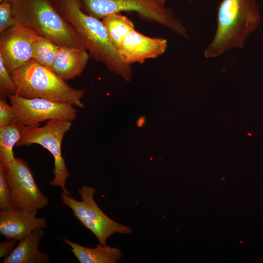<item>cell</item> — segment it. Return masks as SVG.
<instances>
[{"instance_id": "6da1fadb", "label": "cell", "mask_w": 263, "mask_h": 263, "mask_svg": "<svg viewBox=\"0 0 263 263\" xmlns=\"http://www.w3.org/2000/svg\"><path fill=\"white\" fill-rule=\"evenodd\" d=\"M262 19L256 0H222L217 7L216 28L205 49L206 58H214L234 49H242Z\"/></svg>"}, {"instance_id": "7a4b0ae2", "label": "cell", "mask_w": 263, "mask_h": 263, "mask_svg": "<svg viewBox=\"0 0 263 263\" xmlns=\"http://www.w3.org/2000/svg\"><path fill=\"white\" fill-rule=\"evenodd\" d=\"M57 6L59 13L82 41L90 57L102 63L109 70L130 80L131 65L121 59L102 21L85 13L80 0H58Z\"/></svg>"}, {"instance_id": "3957f363", "label": "cell", "mask_w": 263, "mask_h": 263, "mask_svg": "<svg viewBox=\"0 0 263 263\" xmlns=\"http://www.w3.org/2000/svg\"><path fill=\"white\" fill-rule=\"evenodd\" d=\"M9 0L16 23L59 46L86 49L74 28L48 0Z\"/></svg>"}, {"instance_id": "277c9868", "label": "cell", "mask_w": 263, "mask_h": 263, "mask_svg": "<svg viewBox=\"0 0 263 263\" xmlns=\"http://www.w3.org/2000/svg\"><path fill=\"white\" fill-rule=\"evenodd\" d=\"M17 94L26 98H41L70 103L82 108L84 91L72 87L51 69L32 58L11 73Z\"/></svg>"}, {"instance_id": "5b68a950", "label": "cell", "mask_w": 263, "mask_h": 263, "mask_svg": "<svg viewBox=\"0 0 263 263\" xmlns=\"http://www.w3.org/2000/svg\"><path fill=\"white\" fill-rule=\"evenodd\" d=\"M88 15L102 19L123 11H134L148 21L156 22L189 39L187 30L172 9L158 0H80Z\"/></svg>"}, {"instance_id": "8992f818", "label": "cell", "mask_w": 263, "mask_h": 263, "mask_svg": "<svg viewBox=\"0 0 263 263\" xmlns=\"http://www.w3.org/2000/svg\"><path fill=\"white\" fill-rule=\"evenodd\" d=\"M78 192L81 201L64 192L61 193V200L83 226L94 234L99 243L106 245L107 240L115 233H132L131 228L113 220L100 208L94 198L96 192L94 188L84 185Z\"/></svg>"}, {"instance_id": "52a82bcc", "label": "cell", "mask_w": 263, "mask_h": 263, "mask_svg": "<svg viewBox=\"0 0 263 263\" xmlns=\"http://www.w3.org/2000/svg\"><path fill=\"white\" fill-rule=\"evenodd\" d=\"M72 123L70 121L52 120L41 127L23 126L21 137L16 147L40 145L47 149L54 159V178L51 185L59 187L62 192L71 195L65 185L70 174L62 155L61 144L65 134L69 130Z\"/></svg>"}, {"instance_id": "ba28073f", "label": "cell", "mask_w": 263, "mask_h": 263, "mask_svg": "<svg viewBox=\"0 0 263 263\" xmlns=\"http://www.w3.org/2000/svg\"><path fill=\"white\" fill-rule=\"evenodd\" d=\"M3 168L14 208L38 211L48 205L49 198L39 189L29 166L23 159L16 157L13 163Z\"/></svg>"}, {"instance_id": "9c48e42d", "label": "cell", "mask_w": 263, "mask_h": 263, "mask_svg": "<svg viewBox=\"0 0 263 263\" xmlns=\"http://www.w3.org/2000/svg\"><path fill=\"white\" fill-rule=\"evenodd\" d=\"M17 119L24 126L38 127L45 121L60 120L72 121L77 116L74 105L44 98H26L17 94L8 96Z\"/></svg>"}, {"instance_id": "30bf717a", "label": "cell", "mask_w": 263, "mask_h": 263, "mask_svg": "<svg viewBox=\"0 0 263 263\" xmlns=\"http://www.w3.org/2000/svg\"><path fill=\"white\" fill-rule=\"evenodd\" d=\"M0 56L11 74L32 58V46L40 36L16 23L0 34Z\"/></svg>"}, {"instance_id": "8fae6325", "label": "cell", "mask_w": 263, "mask_h": 263, "mask_svg": "<svg viewBox=\"0 0 263 263\" xmlns=\"http://www.w3.org/2000/svg\"><path fill=\"white\" fill-rule=\"evenodd\" d=\"M167 47L166 39L150 38L134 29L126 35L118 51L121 59L131 65L159 57L165 53Z\"/></svg>"}, {"instance_id": "7c38bea8", "label": "cell", "mask_w": 263, "mask_h": 263, "mask_svg": "<svg viewBox=\"0 0 263 263\" xmlns=\"http://www.w3.org/2000/svg\"><path fill=\"white\" fill-rule=\"evenodd\" d=\"M37 211L15 208L0 211V233L7 240L20 241L35 228H45L47 222L45 218H37Z\"/></svg>"}, {"instance_id": "4fadbf2b", "label": "cell", "mask_w": 263, "mask_h": 263, "mask_svg": "<svg viewBox=\"0 0 263 263\" xmlns=\"http://www.w3.org/2000/svg\"><path fill=\"white\" fill-rule=\"evenodd\" d=\"M90 57L85 48L59 46L52 70L66 81L80 76Z\"/></svg>"}, {"instance_id": "5bb4252c", "label": "cell", "mask_w": 263, "mask_h": 263, "mask_svg": "<svg viewBox=\"0 0 263 263\" xmlns=\"http://www.w3.org/2000/svg\"><path fill=\"white\" fill-rule=\"evenodd\" d=\"M43 228L37 227L30 234L19 241L13 252L3 259L2 263H48L46 252L39 251L38 247L45 235Z\"/></svg>"}, {"instance_id": "9a60e30c", "label": "cell", "mask_w": 263, "mask_h": 263, "mask_svg": "<svg viewBox=\"0 0 263 263\" xmlns=\"http://www.w3.org/2000/svg\"><path fill=\"white\" fill-rule=\"evenodd\" d=\"M62 240L80 263H116L123 256L120 248L100 243L95 247L89 248L65 238Z\"/></svg>"}, {"instance_id": "2e32d148", "label": "cell", "mask_w": 263, "mask_h": 263, "mask_svg": "<svg viewBox=\"0 0 263 263\" xmlns=\"http://www.w3.org/2000/svg\"><path fill=\"white\" fill-rule=\"evenodd\" d=\"M23 126L17 118L10 124L0 127V164L3 167L11 164L15 160L13 148L21 137Z\"/></svg>"}, {"instance_id": "e0dca14e", "label": "cell", "mask_w": 263, "mask_h": 263, "mask_svg": "<svg viewBox=\"0 0 263 263\" xmlns=\"http://www.w3.org/2000/svg\"><path fill=\"white\" fill-rule=\"evenodd\" d=\"M102 22L111 42L117 50L128 33L134 29L132 21L120 13L110 15L102 19Z\"/></svg>"}, {"instance_id": "ac0fdd59", "label": "cell", "mask_w": 263, "mask_h": 263, "mask_svg": "<svg viewBox=\"0 0 263 263\" xmlns=\"http://www.w3.org/2000/svg\"><path fill=\"white\" fill-rule=\"evenodd\" d=\"M59 46L40 37L32 46V58L40 64L52 69Z\"/></svg>"}, {"instance_id": "d6986e66", "label": "cell", "mask_w": 263, "mask_h": 263, "mask_svg": "<svg viewBox=\"0 0 263 263\" xmlns=\"http://www.w3.org/2000/svg\"><path fill=\"white\" fill-rule=\"evenodd\" d=\"M0 91L2 96H9L17 94V88L11 74L5 67L0 56Z\"/></svg>"}, {"instance_id": "ffe728a7", "label": "cell", "mask_w": 263, "mask_h": 263, "mask_svg": "<svg viewBox=\"0 0 263 263\" xmlns=\"http://www.w3.org/2000/svg\"><path fill=\"white\" fill-rule=\"evenodd\" d=\"M0 208L2 210L12 209L11 192L3 167L0 164Z\"/></svg>"}, {"instance_id": "44dd1931", "label": "cell", "mask_w": 263, "mask_h": 263, "mask_svg": "<svg viewBox=\"0 0 263 263\" xmlns=\"http://www.w3.org/2000/svg\"><path fill=\"white\" fill-rule=\"evenodd\" d=\"M16 22L13 17L12 5L9 0H3L0 4V33L1 34Z\"/></svg>"}, {"instance_id": "7402d4cb", "label": "cell", "mask_w": 263, "mask_h": 263, "mask_svg": "<svg viewBox=\"0 0 263 263\" xmlns=\"http://www.w3.org/2000/svg\"><path fill=\"white\" fill-rule=\"evenodd\" d=\"M15 111L11 105L5 101L0 100V127L7 125L17 119Z\"/></svg>"}, {"instance_id": "603a6c76", "label": "cell", "mask_w": 263, "mask_h": 263, "mask_svg": "<svg viewBox=\"0 0 263 263\" xmlns=\"http://www.w3.org/2000/svg\"><path fill=\"white\" fill-rule=\"evenodd\" d=\"M18 241L9 239L0 243V258L8 257L14 251Z\"/></svg>"}, {"instance_id": "cb8c5ba5", "label": "cell", "mask_w": 263, "mask_h": 263, "mask_svg": "<svg viewBox=\"0 0 263 263\" xmlns=\"http://www.w3.org/2000/svg\"><path fill=\"white\" fill-rule=\"evenodd\" d=\"M158 1L162 4L165 5L166 0H158Z\"/></svg>"}, {"instance_id": "d4e9b609", "label": "cell", "mask_w": 263, "mask_h": 263, "mask_svg": "<svg viewBox=\"0 0 263 263\" xmlns=\"http://www.w3.org/2000/svg\"><path fill=\"white\" fill-rule=\"evenodd\" d=\"M3 0H0V2H2Z\"/></svg>"}]
</instances>
